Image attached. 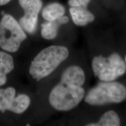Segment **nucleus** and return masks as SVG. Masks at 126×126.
I'll return each mask as SVG.
<instances>
[{
  "label": "nucleus",
  "instance_id": "obj_1",
  "mask_svg": "<svg viewBox=\"0 0 126 126\" xmlns=\"http://www.w3.org/2000/svg\"><path fill=\"white\" fill-rule=\"evenodd\" d=\"M69 50L63 46H50L44 48L31 62L29 74L37 81L51 74L67 59Z\"/></svg>",
  "mask_w": 126,
  "mask_h": 126
},
{
  "label": "nucleus",
  "instance_id": "obj_2",
  "mask_svg": "<svg viewBox=\"0 0 126 126\" xmlns=\"http://www.w3.org/2000/svg\"><path fill=\"white\" fill-rule=\"evenodd\" d=\"M84 96L82 86L60 80L50 92L48 101L55 110L67 111L76 108Z\"/></svg>",
  "mask_w": 126,
  "mask_h": 126
},
{
  "label": "nucleus",
  "instance_id": "obj_3",
  "mask_svg": "<svg viewBox=\"0 0 126 126\" xmlns=\"http://www.w3.org/2000/svg\"><path fill=\"white\" fill-rule=\"evenodd\" d=\"M126 98V88L116 81H102L91 89L85 97L86 103L92 106L119 103Z\"/></svg>",
  "mask_w": 126,
  "mask_h": 126
},
{
  "label": "nucleus",
  "instance_id": "obj_4",
  "mask_svg": "<svg viewBox=\"0 0 126 126\" xmlns=\"http://www.w3.org/2000/svg\"><path fill=\"white\" fill-rule=\"evenodd\" d=\"M94 75L101 81H114L126 72L125 60L117 53H111L109 57L96 56L92 61Z\"/></svg>",
  "mask_w": 126,
  "mask_h": 126
},
{
  "label": "nucleus",
  "instance_id": "obj_5",
  "mask_svg": "<svg viewBox=\"0 0 126 126\" xmlns=\"http://www.w3.org/2000/svg\"><path fill=\"white\" fill-rule=\"evenodd\" d=\"M26 38L19 23L11 15H3L0 21V47L9 53H15Z\"/></svg>",
  "mask_w": 126,
  "mask_h": 126
},
{
  "label": "nucleus",
  "instance_id": "obj_6",
  "mask_svg": "<svg viewBox=\"0 0 126 126\" xmlns=\"http://www.w3.org/2000/svg\"><path fill=\"white\" fill-rule=\"evenodd\" d=\"M24 15L20 19L19 24L24 31L33 33L37 25L38 15L43 5L42 0H19Z\"/></svg>",
  "mask_w": 126,
  "mask_h": 126
},
{
  "label": "nucleus",
  "instance_id": "obj_7",
  "mask_svg": "<svg viewBox=\"0 0 126 126\" xmlns=\"http://www.w3.org/2000/svg\"><path fill=\"white\" fill-rule=\"evenodd\" d=\"M69 19L66 16L53 21H47L41 25V35L43 39L46 40H53L57 36L58 31L60 25L65 24L68 22Z\"/></svg>",
  "mask_w": 126,
  "mask_h": 126
},
{
  "label": "nucleus",
  "instance_id": "obj_8",
  "mask_svg": "<svg viewBox=\"0 0 126 126\" xmlns=\"http://www.w3.org/2000/svg\"><path fill=\"white\" fill-rule=\"evenodd\" d=\"M70 12L72 21L77 26H86L94 19V14L86 7H70Z\"/></svg>",
  "mask_w": 126,
  "mask_h": 126
},
{
  "label": "nucleus",
  "instance_id": "obj_9",
  "mask_svg": "<svg viewBox=\"0 0 126 126\" xmlns=\"http://www.w3.org/2000/svg\"><path fill=\"white\" fill-rule=\"evenodd\" d=\"M60 80L83 86L85 81V74L81 67L77 65L70 66L63 72Z\"/></svg>",
  "mask_w": 126,
  "mask_h": 126
},
{
  "label": "nucleus",
  "instance_id": "obj_10",
  "mask_svg": "<svg viewBox=\"0 0 126 126\" xmlns=\"http://www.w3.org/2000/svg\"><path fill=\"white\" fill-rule=\"evenodd\" d=\"M14 68V59L8 53L0 51V86L7 82V75Z\"/></svg>",
  "mask_w": 126,
  "mask_h": 126
},
{
  "label": "nucleus",
  "instance_id": "obj_11",
  "mask_svg": "<svg viewBox=\"0 0 126 126\" xmlns=\"http://www.w3.org/2000/svg\"><path fill=\"white\" fill-rule=\"evenodd\" d=\"M65 9L63 5L53 2L47 5L42 11V16L46 21H53L64 15Z\"/></svg>",
  "mask_w": 126,
  "mask_h": 126
},
{
  "label": "nucleus",
  "instance_id": "obj_12",
  "mask_svg": "<svg viewBox=\"0 0 126 126\" xmlns=\"http://www.w3.org/2000/svg\"><path fill=\"white\" fill-rule=\"evenodd\" d=\"M16 95V90L13 87L0 89V111H9Z\"/></svg>",
  "mask_w": 126,
  "mask_h": 126
},
{
  "label": "nucleus",
  "instance_id": "obj_13",
  "mask_svg": "<svg viewBox=\"0 0 126 126\" xmlns=\"http://www.w3.org/2000/svg\"><path fill=\"white\" fill-rule=\"evenodd\" d=\"M120 125V119L119 115L113 110H109L100 117L97 123L88 124V126H119Z\"/></svg>",
  "mask_w": 126,
  "mask_h": 126
},
{
  "label": "nucleus",
  "instance_id": "obj_14",
  "mask_svg": "<svg viewBox=\"0 0 126 126\" xmlns=\"http://www.w3.org/2000/svg\"><path fill=\"white\" fill-rule=\"evenodd\" d=\"M31 104V99L27 94H20L15 97L9 111L15 114H22L28 109Z\"/></svg>",
  "mask_w": 126,
  "mask_h": 126
},
{
  "label": "nucleus",
  "instance_id": "obj_15",
  "mask_svg": "<svg viewBox=\"0 0 126 126\" xmlns=\"http://www.w3.org/2000/svg\"><path fill=\"white\" fill-rule=\"evenodd\" d=\"M91 0H69L68 5L70 7H86Z\"/></svg>",
  "mask_w": 126,
  "mask_h": 126
},
{
  "label": "nucleus",
  "instance_id": "obj_16",
  "mask_svg": "<svg viewBox=\"0 0 126 126\" xmlns=\"http://www.w3.org/2000/svg\"><path fill=\"white\" fill-rule=\"evenodd\" d=\"M11 0H0V6L4 5L7 4L9 3Z\"/></svg>",
  "mask_w": 126,
  "mask_h": 126
},
{
  "label": "nucleus",
  "instance_id": "obj_17",
  "mask_svg": "<svg viewBox=\"0 0 126 126\" xmlns=\"http://www.w3.org/2000/svg\"><path fill=\"white\" fill-rule=\"evenodd\" d=\"M124 60H125V62H126V57H125V59H124Z\"/></svg>",
  "mask_w": 126,
  "mask_h": 126
}]
</instances>
